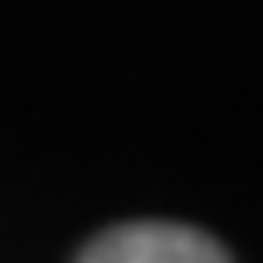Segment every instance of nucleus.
I'll return each instance as SVG.
<instances>
[{
  "mask_svg": "<svg viewBox=\"0 0 263 263\" xmlns=\"http://www.w3.org/2000/svg\"><path fill=\"white\" fill-rule=\"evenodd\" d=\"M78 263H229V254L190 224L141 219V224L103 229L78 254Z\"/></svg>",
  "mask_w": 263,
  "mask_h": 263,
  "instance_id": "nucleus-1",
  "label": "nucleus"
}]
</instances>
